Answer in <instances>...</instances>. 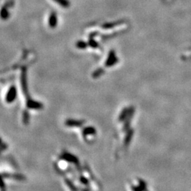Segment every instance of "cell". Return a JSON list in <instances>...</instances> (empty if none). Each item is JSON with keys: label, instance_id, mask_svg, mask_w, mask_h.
Masks as SVG:
<instances>
[{"label": "cell", "instance_id": "6da1fadb", "mask_svg": "<svg viewBox=\"0 0 191 191\" xmlns=\"http://www.w3.org/2000/svg\"><path fill=\"white\" fill-rule=\"evenodd\" d=\"M118 62V59H117L116 55L114 50H110L109 52L108 58L106 59V61L105 63V66L106 67H110L114 66V65Z\"/></svg>", "mask_w": 191, "mask_h": 191}, {"label": "cell", "instance_id": "7a4b0ae2", "mask_svg": "<svg viewBox=\"0 0 191 191\" xmlns=\"http://www.w3.org/2000/svg\"><path fill=\"white\" fill-rule=\"evenodd\" d=\"M16 97V89L14 86H11L6 93V101L7 103H11L15 100Z\"/></svg>", "mask_w": 191, "mask_h": 191}, {"label": "cell", "instance_id": "3957f363", "mask_svg": "<svg viewBox=\"0 0 191 191\" xmlns=\"http://www.w3.org/2000/svg\"><path fill=\"white\" fill-rule=\"evenodd\" d=\"M48 25L51 28H55L58 25V16L55 12H52L49 16Z\"/></svg>", "mask_w": 191, "mask_h": 191}, {"label": "cell", "instance_id": "277c9868", "mask_svg": "<svg viewBox=\"0 0 191 191\" xmlns=\"http://www.w3.org/2000/svg\"><path fill=\"white\" fill-rule=\"evenodd\" d=\"M121 23H122V21H115V22L106 23V24H103V25L102 26V28L105 29H110L118 25V24H121Z\"/></svg>", "mask_w": 191, "mask_h": 191}, {"label": "cell", "instance_id": "5b68a950", "mask_svg": "<svg viewBox=\"0 0 191 191\" xmlns=\"http://www.w3.org/2000/svg\"><path fill=\"white\" fill-rule=\"evenodd\" d=\"M53 1L60 6H63V7L67 8L70 6V2L69 0H53Z\"/></svg>", "mask_w": 191, "mask_h": 191}, {"label": "cell", "instance_id": "8992f818", "mask_svg": "<svg viewBox=\"0 0 191 191\" xmlns=\"http://www.w3.org/2000/svg\"><path fill=\"white\" fill-rule=\"evenodd\" d=\"M76 46L79 49H86V47L88 46L87 42L80 40V41H77L76 44Z\"/></svg>", "mask_w": 191, "mask_h": 191}, {"label": "cell", "instance_id": "52a82bcc", "mask_svg": "<svg viewBox=\"0 0 191 191\" xmlns=\"http://www.w3.org/2000/svg\"><path fill=\"white\" fill-rule=\"evenodd\" d=\"M1 18H2L3 19H6L8 17H9V11H8L6 8H5V7L2 8V9H1Z\"/></svg>", "mask_w": 191, "mask_h": 191}, {"label": "cell", "instance_id": "ba28073f", "mask_svg": "<svg viewBox=\"0 0 191 191\" xmlns=\"http://www.w3.org/2000/svg\"><path fill=\"white\" fill-rule=\"evenodd\" d=\"M103 69H99L96 70V71L93 73V76H94V78H97V77H99V76H100L101 75L103 74Z\"/></svg>", "mask_w": 191, "mask_h": 191}, {"label": "cell", "instance_id": "9c48e42d", "mask_svg": "<svg viewBox=\"0 0 191 191\" xmlns=\"http://www.w3.org/2000/svg\"><path fill=\"white\" fill-rule=\"evenodd\" d=\"M89 45H90L91 47H92V48H97L98 47V43L97 42L95 41L94 40H93V39H90L89 41Z\"/></svg>", "mask_w": 191, "mask_h": 191}]
</instances>
